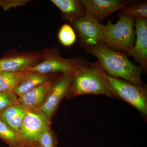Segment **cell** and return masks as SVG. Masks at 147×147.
<instances>
[{"mask_svg": "<svg viewBox=\"0 0 147 147\" xmlns=\"http://www.w3.org/2000/svg\"><path fill=\"white\" fill-rule=\"evenodd\" d=\"M122 16H132L135 18H147V2L133 4L121 11L118 17Z\"/></svg>", "mask_w": 147, "mask_h": 147, "instance_id": "cell-18", "label": "cell"}, {"mask_svg": "<svg viewBox=\"0 0 147 147\" xmlns=\"http://www.w3.org/2000/svg\"><path fill=\"white\" fill-rule=\"evenodd\" d=\"M58 38L61 43L65 46L73 45L76 39L74 30L68 24H64L62 26L58 33Z\"/></svg>", "mask_w": 147, "mask_h": 147, "instance_id": "cell-19", "label": "cell"}, {"mask_svg": "<svg viewBox=\"0 0 147 147\" xmlns=\"http://www.w3.org/2000/svg\"><path fill=\"white\" fill-rule=\"evenodd\" d=\"M27 1H0V6L4 10H8L11 7L24 5Z\"/></svg>", "mask_w": 147, "mask_h": 147, "instance_id": "cell-21", "label": "cell"}, {"mask_svg": "<svg viewBox=\"0 0 147 147\" xmlns=\"http://www.w3.org/2000/svg\"><path fill=\"white\" fill-rule=\"evenodd\" d=\"M119 17L116 24H113L109 20L105 26V45L112 50L127 54L134 45L135 18L128 16Z\"/></svg>", "mask_w": 147, "mask_h": 147, "instance_id": "cell-3", "label": "cell"}, {"mask_svg": "<svg viewBox=\"0 0 147 147\" xmlns=\"http://www.w3.org/2000/svg\"><path fill=\"white\" fill-rule=\"evenodd\" d=\"M39 59L35 56L24 55L0 59V72L26 71L37 64Z\"/></svg>", "mask_w": 147, "mask_h": 147, "instance_id": "cell-12", "label": "cell"}, {"mask_svg": "<svg viewBox=\"0 0 147 147\" xmlns=\"http://www.w3.org/2000/svg\"><path fill=\"white\" fill-rule=\"evenodd\" d=\"M78 33L80 44L86 47L101 43L105 44V26L92 16L86 15L71 23Z\"/></svg>", "mask_w": 147, "mask_h": 147, "instance_id": "cell-6", "label": "cell"}, {"mask_svg": "<svg viewBox=\"0 0 147 147\" xmlns=\"http://www.w3.org/2000/svg\"><path fill=\"white\" fill-rule=\"evenodd\" d=\"M86 13L99 22L116 11L135 3L133 1L123 0H81Z\"/></svg>", "mask_w": 147, "mask_h": 147, "instance_id": "cell-9", "label": "cell"}, {"mask_svg": "<svg viewBox=\"0 0 147 147\" xmlns=\"http://www.w3.org/2000/svg\"><path fill=\"white\" fill-rule=\"evenodd\" d=\"M13 92L0 93V114L11 105L19 103Z\"/></svg>", "mask_w": 147, "mask_h": 147, "instance_id": "cell-20", "label": "cell"}, {"mask_svg": "<svg viewBox=\"0 0 147 147\" xmlns=\"http://www.w3.org/2000/svg\"><path fill=\"white\" fill-rule=\"evenodd\" d=\"M55 82L51 80L34 88L18 97V102L28 109H39L45 101Z\"/></svg>", "mask_w": 147, "mask_h": 147, "instance_id": "cell-11", "label": "cell"}, {"mask_svg": "<svg viewBox=\"0 0 147 147\" xmlns=\"http://www.w3.org/2000/svg\"><path fill=\"white\" fill-rule=\"evenodd\" d=\"M73 96L84 94L104 95L114 98L101 77L90 63L73 73L70 89Z\"/></svg>", "mask_w": 147, "mask_h": 147, "instance_id": "cell-4", "label": "cell"}, {"mask_svg": "<svg viewBox=\"0 0 147 147\" xmlns=\"http://www.w3.org/2000/svg\"><path fill=\"white\" fill-rule=\"evenodd\" d=\"M90 65L84 58L65 59L56 54L49 56L45 60L28 69L26 71L43 74L71 73L79 69L89 66Z\"/></svg>", "mask_w": 147, "mask_h": 147, "instance_id": "cell-7", "label": "cell"}, {"mask_svg": "<svg viewBox=\"0 0 147 147\" xmlns=\"http://www.w3.org/2000/svg\"><path fill=\"white\" fill-rule=\"evenodd\" d=\"M27 111V108L20 103L14 104L0 114V119L4 122L19 137L21 124Z\"/></svg>", "mask_w": 147, "mask_h": 147, "instance_id": "cell-14", "label": "cell"}, {"mask_svg": "<svg viewBox=\"0 0 147 147\" xmlns=\"http://www.w3.org/2000/svg\"><path fill=\"white\" fill-rule=\"evenodd\" d=\"M60 10L63 18L71 23L86 15L85 7L78 0H52Z\"/></svg>", "mask_w": 147, "mask_h": 147, "instance_id": "cell-13", "label": "cell"}, {"mask_svg": "<svg viewBox=\"0 0 147 147\" xmlns=\"http://www.w3.org/2000/svg\"><path fill=\"white\" fill-rule=\"evenodd\" d=\"M27 109L19 137L23 147H39L42 134L49 129V119L39 109Z\"/></svg>", "mask_w": 147, "mask_h": 147, "instance_id": "cell-5", "label": "cell"}, {"mask_svg": "<svg viewBox=\"0 0 147 147\" xmlns=\"http://www.w3.org/2000/svg\"><path fill=\"white\" fill-rule=\"evenodd\" d=\"M97 58L98 63L110 76L125 80L135 86H146L142 79L144 69L131 63L123 53L111 49L104 43L85 48Z\"/></svg>", "mask_w": 147, "mask_h": 147, "instance_id": "cell-1", "label": "cell"}, {"mask_svg": "<svg viewBox=\"0 0 147 147\" xmlns=\"http://www.w3.org/2000/svg\"><path fill=\"white\" fill-rule=\"evenodd\" d=\"M0 138L12 147H23L19 137L13 130L0 119Z\"/></svg>", "mask_w": 147, "mask_h": 147, "instance_id": "cell-17", "label": "cell"}, {"mask_svg": "<svg viewBox=\"0 0 147 147\" xmlns=\"http://www.w3.org/2000/svg\"><path fill=\"white\" fill-rule=\"evenodd\" d=\"M136 40L135 45L127 53V56L132 57L140 66L146 70L147 68V20L135 18Z\"/></svg>", "mask_w": 147, "mask_h": 147, "instance_id": "cell-10", "label": "cell"}, {"mask_svg": "<svg viewBox=\"0 0 147 147\" xmlns=\"http://www.w3.org/2000/svg\"><path fill=\"white\" fill-rule=\"evenodd\" d=\"M28 71V74L13 91L18 97L25 94L30 90L39 85L51 81L49 74Z\"/></svg>", "mask_w": 147, "mask_h": 147, "instance_id": "cell-15", "label": "cell"}, {"mask_svg": "<svg viewBox=\"0 0 147 147\" xmlns=\"http://www.w3.org/2000/svg\"><path fill=\"white\" fill-rule=\"evenodd\" d=\"M90 64L101 77L114 98L125 101L137 109L145 118H146V86H135L125 80L110 76L102 69L97 62Z\"/></svg>", "mask_w": 147, "mask_h": 147, "instance_id": "cell-2", "label": "cell"}, {"mask_svg": "<svg viewBox=\"0 0 147 147\" xmlns=\"http://www.w3.org/2000/svg\"><path fill=\"white\" fill-rule=\"evenodd\" d=\"M73 73L63 74L54 83L43 104L39 108L47 118L53 115L61 100L71 89Z\"/></svg>", "mask_w": 147, "mask_h": 147, "instance_id": "cell-8", "label": "cell"}, {"mask_svg": "<svg viewBox=\"0 0 147 147\" xmlns=\"http://www.w3.org/2000/svg\"><path fill=\"white\" fill-rule=\"evenodd\" d=\"M28 71L0 72V93L13 92Z\"/></svg>", "mask_w": 147, "mask_h": 147, "instance_id": "cell-16", "label": "cell"}]
</instances>
